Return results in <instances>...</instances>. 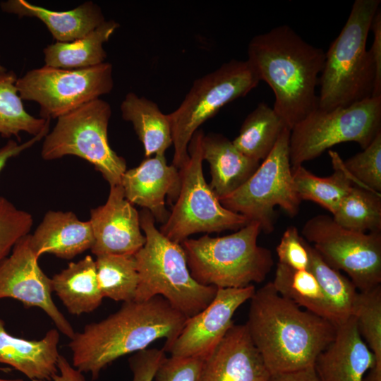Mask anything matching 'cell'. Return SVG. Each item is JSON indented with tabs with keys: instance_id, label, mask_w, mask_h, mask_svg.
<instances>
[{
	"instance_id": "ab89813d",
	"label": "cell",
	"mask_w": 381,
	"mask_h": 381,
	"mask_svg": "<svg viewBox=\"0 0 381 381\" xmlns=\"http://www.w3.org/2000/svg\"><path fill=\"white\" fill-rule=\"evenodd\" d=\"M373 32V40L368 50L373 60L375 75L373 97H381V13L379 8L371 23L370 29Z\"/></svg>"
},
{
	"instance_id": "7bdbcfd3",
	"label": "cell",
	"mask_w": 381,
	"mask_h": 381,
	"mask_svg": "<svg viewBox=\"0 0 381 381\" xmlns=\"http://www.w3.org/2000/svg\"><path fill=\"white\" fill-rule=\"evenodd\" d=\"M269 381H321L314 367L305 370L271 374Z\"/></svg>"
},
{
	"instance_id": "9c48e42d",
	"label": "cell",
	"mask_w": 381,
	"mask_h": 381,
	"mask_svg": "<svg viewBox=\"0 0 381 381\" xmlns=\"http://www.w3.org/2000/svg\"><path fill=\"white\" fill-rule=\"evenodd\" d=\"M204 134L198 129L191 138L188 148L189 160L179 169V196L167 221L159 229L177 243L196 233L238 230L249 223L243 215L225 208L207 183L202 171Z\"/></svg>"
},
{
	"instance_id": "ffe728a7",
	"label": "cell",
	"mask_w": 381,
	"mask_h": 381,
	"mask_svg": "<svg viewBox=\"0 0 381 381\" xmlns=\"http://www.w3.org/2000/svg\"><path fill=\"white\" fill-rule=\"evenodd\" d=\"M31 248L39 258L45 253L71 260L91 249L94 236L90 221H81L73 212L48 211L34 233Z\"/></svg>"
},
{
	"instance_id": "3957f363",
	"label": "cell",
	"mask_w": 381,
	"mask_h": 381,
	"mask_svg": "<svg viewBox=\"0 0 381 381\" xmlns=\"http://www.w3.org/2000/svg\"><path fill=\"white\" fill-rule=\"evenodd\" d=\"M325 53L303 40L289 25L255 35L248 61L274 95L273 109L290 130L318 108L315 88Z\"/></svg>"
},
{
	"instance_id": "83f0119b",
	"label": "cell",
	"mask_w": 381,
	"mask_h": 381,
	"mask_svg": "<svg viewBox=\"0 0 381 381\" xmlns=\"http://www.w3.org/2000/svg\"><path fill=\"white\" fill-rule=\"evenodd\" d=\"M277 291L336 325L339 321L314 274L308 270H297L277 263L272 282Z\"/></svg>"
},
{
	"instance_id": "ee69618b",
	"label": "cell",
	"mask_w": 381,
	"mask_h": 381,
	"mask_svg": "<svg viewBox=\"0 0 381 381\" xmlns=\"http://www.w3.org/2000/svg\"><path fill=\"white\" fill-rule=\"evenodd\" d=\"M0 381H23V380L22 379L7 380V379L0 378Z\"/></svg>"
},
{
	"instance_id": "f546056e",
	"label": "cell",
	"mask_w": 381,
	"mask_h": 381,
	"mask_svg": "<svg viewBox=\"0 0 381 381\" xmlns=\"http://www.w3.org/2000/svg\"><path fill=\"white\" fill-rule=\"evenodd\" d=\"M13 71L0 72V135L5 138L25 132L35 136L49 128L50 119L37 118L25 109L16 87Z\"/></svg>"
},
{
	"instance_id": "5b68a950",
	"label": "cell",
	"mask_w": 381,
	"mask_h": 381,
	"mask_svg": "<svg viewBox=\"0 0 381 381\" xmlns=\"http://www.w3.org/2000/svg\"><path fill=\"white\" fill-rule=\"evenodd\" d=\"M139 216L146 240L134 255L139 276L134 301L160 296L186 318L194 316L212 301L218 288L202 285L193 278L181 246L157 229L147 210L143 209Z\"/></svg>"
},
{
	"instance_id": "f1b7e54d",
	"label": "cell",
	"mask_w": 381,
	"mask_h": 381,
	"mask_svg": "<svg viewBox=\"0 0 381 381\" xmlns=\"http://www.w3.org/2000/svg\"><path fill=\"white\" fill-rule=\"evenodd\" d=\"M285 127L273 108L260 102L246 117L232 143L244 155L260 162L271 152Z\"/></svg>"
},
{
	"instance_id": "6da1fadb",
	"label": "cell",
	"mask_w": 381,
	"mask_h": 381,
	"mask_svg": "<svg viewBox=\"0 0 381 381\" xmlns=\"http://www.w3.org/2000/svg\"><path fill=\"white\" fill-rule=\"evenodd\" d=\"M245 326L271 374L314 367L337 325L280 295L272 282L250 298Z\"/></svg>"
},
{
	"instance_id": "f6af8a7d",
	"label": "cell",
	"mask_w": 381,
	"mask_h": 381,
	"mask_svg": "<svg viewBox=\"0 0 381 381\" xmlns=\"http://www.w3.org/2000/svg\"><path fill=\"white\" fill-rule=\"evenodd\" d=\"M6 68H4V67L1 65V62H0V72L4 71H6Z\"/></svg>"
},
{
	"instance_id": "ac0fdd59",
	"label": "cell",
	"mask_w": 381,
	"mask_h": 381,
	"mask_svg": "<svg viewBox=\"0 0 381 381\" xmlns=\"http://www.w3.org/2000/svg\"><path fill=\"white\" fill-rule=\"evenodd\" d=\"M121 185L125 198L133 205L147 210L155 221L162 224L169 213L165 208V198L176 200L181 186L179 170L168 165L164 154L146 157L136 167L126 170Z\"/></svg>"
},
{
	"instance_id": "7a4b0ae2",
	"label": "cell",
	"mask_w": 381,
	"mask_h": 381,
	"mask_svg": "<svg viewBox=\"0 0 381 381\" xmlns=\"http://www.w3.org/2000/svg\"><path fill=\"white\" fill-rule=\"evenodd\" d=\"M187 319L160 296L124 302L114 313L75 333L68 343L73 366L97 380L115 360L147 349L155 340L164 338L167 349Z\"/></svg>"
},
{
	"instance_id": "836d02e7",
	"label": "cell",
	"mask_w": 381,
	"mask_h": 381,
	"mask_svg": "<svg viewBox=\"0 0 381 381\" xmlns=\"http://www.w3.org/2000/svg\"><path fill=\"white\" fill-rule=\"evenodd\" d=\"M353 315L376 364L381 365V285L358 291Z\"/></svg>"
},
{
	"instance_id": "30bf717a",
	"label": "cell",
	"mask_w": 381,
	"mask_h": 381,
	"mask_svg": "<svg viewBox=\"0 0 381 381\" xmlns=\"http://www.w3.org/2000/svg\"><path fill=\"white\" fill-rule=\"evenodd\" d=\"M380 132L381 97L328 111L318 108L291 130V169L341 143L355 142L363 150Z\"/></svg>"
},
{
	"instance_id": "b9f144b4",
	"label": "cell",
	"mask_w": 381,
	"mask_h": 381,
	"mask_svg": "<svg viewBox=\"0 0 381 381\" xmlns=\"http://www.w3.org/2000/svg\"><path fill=\"white\" fill-rule=\"evenodd\" d=\"M57 368L59 373H56L50 381H86L83 373L71 365L63 355L59 354L57 361ZM31 381H48L32 380Z\"/></svg>"
},
{
	"instance_id": "7402d4cb",
	"label": "cell",
	"mask_w": 381,
	"mask_h": 381,
	"mask_svg": "<svg viewBox=\"0 0 381 381\" xmlns=\"http://www.w3.org/2000/svg\"><path fill=\"white\" fill-rule=\"evenodd\" d=\"M0 7L4 12L18 18L39 19L58 42L81 38L106 20L101 8L92 1L66 11L49 10L25 0L4 1L0 3Z\"/></svg>"
},
{
	"instance_id": "9a60e30c",
	"label": "cell",
	"mask_w": 381,
	"mask_h": 381,
	"mask_svg": "<svg viewBox=\"0 0 381 381\" xmlns=\"http://www.w3.org/2000/svg\"><path fill=\"white\" fill-rule=\"evenodd\" d=\"M255 291L253 284L243 288H218L212 301L186 320L177 337L164 351L176 358H206L233 326L234 313Z\"/></svg>"
},
{
	"instance_id": "4fadbf2b",
	"label": "cell",
	"mask_w": 381,
	"mask_h": 381,
	"mask_svg": "<svg viewBox=\"0 0 381 381\" xmlns=\"http://www.w3.org/2000/svg\"><path fill=\"white\" fill-rule=\"evenodd\" d=\"M301 234L329 265L349 275L358 291L380 285L381 232L349 230L319 214L304 224Z\"/></svg>"
},
{
	"instance_id": "4316f807",
	"label": "cell",
	"mask_w": 381,
	"mask_h": 381,
	"mask_svg": "<svg viewBox=\"0 0 381 381\" xmlns=\"http://www.w3.org/2000/svg\"><path fill=\"white\" fill-rule=\"evenodd\" d=\"M329 154L334 168V173L329 176H315L303 165L291 169L294 188L300 200L316 202L333 215L355 182L339 155L332 150Z\"/></svg>"
},
{
	"instance_id": "44dd1931",
	"label": "cell",
	"mask_w": 381,
	"mask_h": 381,
	"mask_svg": "<svg viewBox=\"0 0 381 381\" xmlns=\"http://www.w3.org/2000/svg\"><path fill=\"white\" fill-rule=\"evenodd\" d=\"M59 333L47 332L40 340H28L11 335L0 318V363L8 365L30 380L50 381L58 373Z\"/></svg>"
},
{
	"instance_id": "d6a6232c",
	"label": "cell",
	"mask_w": 381,
	"mask_h": 381,
	"mask_svg": "<svg viewBox=\"0 0 381 381\" xmlns=\"http://www.w3.org/2000/svg\"><path fill=\"white\" fill-rule=\"evenodd\" d=\"M332 218L339 226L349 230L381 232V194L353 186Z\"/></svg>"
},
{
	"instance_id": "5bb4252c",
	"label": "cell",
	"mask_w": 381,
	"mask_h": 381,
	"mask_svg": "<svg viewBox=\"0 0 381 381\" xmlns=\"http://www.w3.org/2000/svg\"><path fill=\"white\" fill-rule=\"evenodd\" d=\"M30 243V234L19 239L0 262V299L13 298L25 308L37 307L50 318L58 330L69 339L75 331L53 301L51 278L40 268Z\"/></svg>"
},
{
	"instance_id": "ba28073f",
	"label": "cell",
	"mask_w": 381,
	"mask_h": 381,
	"mask_svg": "<svg viewBox=\"0 0 381 381\" xmlns=\"http://www.w3.org/2000/svg\"><path fill=\"white\" fill-rule=\"evenodd\" d=\"M111 112V105L98 98L59 116L44 137L42 158L50 161L76 156L90 163L110 186L121 184L126 162L109 143Z\"/></svg>"
},
{
	"instance_id": "d590c367",
	"label": "cell",
	"mask_w": 381,
	"mask_h": 381,
	"mask_svg": "<svg viewBox=\"0 0 381 381\" xmlns=\"http://www.w3.org/2000/svg\"><path fill=\"white\" fill-rule=\"evenodd\" d=\"M32 224L30 213L18 209L0 196V262L10 254L19 239L29 234Z\"/></svg>"
},
{
	"instance_id": "52a82bcc",
	"label": "cell",
	"mask_w": 381,
	"mask_h": 381,
	"mask_svg": "<svg viewBox=\"0 0 381 381\" xmlns=\"http://www.w3.org/2000/svg\"><path fill=\"white\" fill-rule=\"evenodd\" d=\"M260 80L248 60L231 59L194 80L179 107L168 114L174 157L179 170L189 160L188 145L193 134L228 103L248 95Z\"/></svg>"
},
{
	"instance_id": "7c38bea8",
	"label": "cell",
	"mask_w": 381,
	"mask_h": 381,
	"mask_svg": "<svg viewBox=\"0 0 381 381\" xmlns=\"http://www.w3.org/2000/svg\"><path fill=\"white\" fill-rule=\"evenodd\" d=\"M16 85L22 100L37 102L40 117L51 120L110 93L113 66L106 61L80 69L44 65L18 78Z\"/></svg>"
},
{
	"instance_id": "8d00e7d4",
	"label": "cell",
	"mask_w": 381,
	"mask_h": 381,
	"mask_svg": "<svg viewBox=\"0 0 381 381\" xmlns=\"http://www.w3.org/2000/svg\"><path fill=\"white\" fill-rule=\"evenodd\" d=\"M276 251L279 263L297 270H308L310 257L306 241L299 235L296 226L285 230Z\"/></svg>"
},
{
	"instance_id": "d4e9b609",
	"label": "cell",
	"mask_w": 381,
	"mask_h": 381,
	"mask_svg": "<svg viewBox=\"0 0 381 381\" xmlns=\"http://www.w3.org/2000/svg\"><path fill=\"white\" fill-rule=\"evenodd\" d=\"M120 110L123 119L132 123L146 157L164 154L172 145L168 114L162 112L153 101L128 92L121 103Z\"/></svg>"
},
{
	"instance_id": "cb8c5ba5",
	"label": "cell",
	"mask_w": 381,
	"mask_h": 381,
	"mask_svg": "<svg viewBox=\"0 0 381 381\" xmlns=\"http://www.w3.org/2000/svg\"><path fill=\"white\" fill-rule=\"evenodd\" d=\"M51 281L52 291L73 315L91 313L102 302L104 297L99 287L95 260L91 255L70 262Z\"/></svg>"
},
{
	"instance_id": "d6986e66",
	"label": "cell",
	"mask_w": 381,
	"mask_h": 381,
	"mask_svg": "<svg viewBox=\"0 0 381 381\" xmlns=\"http://www.w3.org/2000/svg\"><path fill=\"white\" fill-rule=\"evenodd\" d=\"M375 364L352 315L337 325L334 339L318 355L314 368L321 381H363Z\"/></svg>"
},
{
	"instance_id": "e575fe53",
	"label": "cell",
	"mask_w": 381,
	"mask_h": 381,
	"mask_svg": "<svg viewBox=\"0 0 381 381\" xmlns=\"http://www.w3.org/2000/svg\"><path fill=\"white\" fill-rule=\"evenodd\" d=\"M356 186L381 192V132L363 151L343 161Z\"/></svg>"
},
{
	"instance_id": "8fae6325",
	"label": "cell",
	"mask_w": 381,
	"mask_h": 381,
	"mask_svg": "<svg viewBox=\"0 0 381 381\" xmlns=\"http://www.w3.org/2000/svg\"><path fill=\"white\" fill-rule=\"evenodd\" d=\"M290 134L291 130L285 127L271 152L248 180L219 199L225 208L243 215L249 222L258 223L266 234L274 228V207L279 206L291 217L300 209L301 200L294 188L290 163Z\"/></svg>"
},
{
	"instance_id": "f35d334b",
	"label": "cell",
	"mask_w": 381,
	"mask_h": 381,
	"mask_svg": "<svg viewBox=\"0 0 381 381\" xmlns=\"http://www.w3.org/2000/svg\"><path fill=\"white\" fill-rule=\"evenodd\" d=\"M166 357L162 349H145L135 353L128 359L132 381H152L159 365Z\"/></svg>"
},
{
	"instance_id": "4dcf8cb0",
	"label": "cell",
	"mask_w": 381,
	"mask_h": 381,
	"mask_svg": "<svg viewBox=\"0 0 381 381\" xmlns=\"http://www.w3.org/2000/svg\"><path fill=\"white\" fill-rule=\"evenodd\" d=\"M306 247L310 257L308 270L318 280L339 324L353 315L358 291L350 279L329 265L307 241Z\"/></svg>"
},
{
	"instance_id": "bcb514c9",
	"label": "cell",
	"mask_w": 381,
	"mask_h": 381,
	"mask_svg": "<svg viewBox=\"0 0 381 381\" xmlns=\"http://www.w3.org/2000/svg\"><path fill=\"white\" fill-rule=\"evenodd\" d=\"M0 370H4V368H0Z\"/></svg>"
},
{
	"instance_id": "603a6c76",
	"label": "cell",
	"mask_w": 381,
	"mask_h": 381,
	"mask_svg": "<svg viewBox=\"0 0 381 381\" xmlns=\"http://www.w3.org/2000/svg\"><path fill=\"white\" fill-rule=\"evenodd\" d=\"M202 157L210 168V188L218 198H224L239 188L253 174L260 162L241 152L232 141L220 133L204 134Z\"/></svg>"
},
{
	"instance_id": "e0dca14e",
	"label": "cell",
	"mask_w": 381,
	"mask_h": 381,
	"mask_svg": "<svg viewBox=\"0 0 381 381\" xmlns=\"http://www.w3.org/2000/svg\"><path fill=\"white\" fill-rule=\"evenodd\" d=\"M271 373L245 325H233L204 359L198 381H269Z\"/></svg>"
},
{
	"instance_id": "2e32d148",
	"label": "cell",
	"mask_w": 381,
	"mask_h": 381,
	"mask_svg": "<svg viewBox=\"0 0 381 381\" xmlns=\"http://www.w3.org/2000/svg\"><path fill=\"white\" fill-rule=\"evenodd\" d=\"M92 253L135 255L145 244L139 212L124 195L121 184L110 186L107 202L90 210Z\"/></svg>"
},
{
	"instance_id": "74e56055",
	"label": "cell",
	"mask_w": 381,
	"mask_h": 381,
	"mask_svg": "<svg viewBox=\"0 0 381 381\" xmlns=\"http://www.w3.org/2000/svg\"><path fill=\"white\" fill-rule=\"evenodd\" d=\"M205 358L166 356L157 368L154 379L155 381H198Z\"/></svg>"
},
{
	"instance_id": "60d3db41",
	"label": "cell",
	"mask_w": 381,
	"mask_h": 381,
	"mask_svg": "<svg viewBox=\"0 0 381 381\" xmlns=\"http://www.w3.org/2000/svg\"><path fill=\"white\" fill-rule=\"evenodd\" d=\"M49 128L45 129L40 134L33 136L30 140L23 143L18 144L13 140H8L6 145L0 147V172L11 158L18 155L44 138L49 133Z\"/></svg>"
},
{
	"instance_id": "8992f818",
	"label": "cell",
	"mask_w": 381,
	"mask_h": 381,
	"mask_svg": "<svg viewBox=\"0 0 381 381\" xmlns=\"http://www.w3.org/2000/svg\"><path fill=\"white\" fill-rule=\"evenodd\" d=\"M260 231V224L250 222L227 236L184 240L180 245L191 276L202 285L217 288L262 282L274 260L270 250L257 243Z\"/></svg>"
},
{
	"instance_id": "484cf974",
	"label": "cell",
	"mask_w": 381,
	"mask_h": 381,
	"mask_svg": "<svg viewBox=\"0 0 381 381\" xmlns=\"http://www.w3.org/2000/svg\"><path fill=\"white\" fill-rule=\"evenodd\" d=\"M119 27V24L114 20H105L81 38L47 45L43 49L45 66L80 69L105 62L107 54L103 44Z\"/></svg>"
},
{
	"instance_id": "1f68e13d",
	"label": "cell",
	"mask_w": 381,
	"mask_h": 381,
	"mask_svg": "<svg viewBox=\"0 0 381 381\" xmlns=\"http://www.w3.org/2000/svg\"><path fill=\"white\" fill-rule=\"evenodd\" d=\"M95 260L97 281L103 297L133 301L139 283L134 255H101Z\"/></svg>"
},
{
	"instance_id": "277c9868",
	"label": "cell",
	"mask_w": 381,
	"mask_h": 381,
	"mask_svg": "<svg viewBox=\"0 0 381 381\" xmlns=\"http://www.w3.org/2000/svg\"><path fill=\"white\" fill-rule=\"evenodd\" d=\"M380 2L354 1L341 32L325 53L318 109L346 107L373 97L375 71L366 42Z\"/></svg>"
}]
</instances>
